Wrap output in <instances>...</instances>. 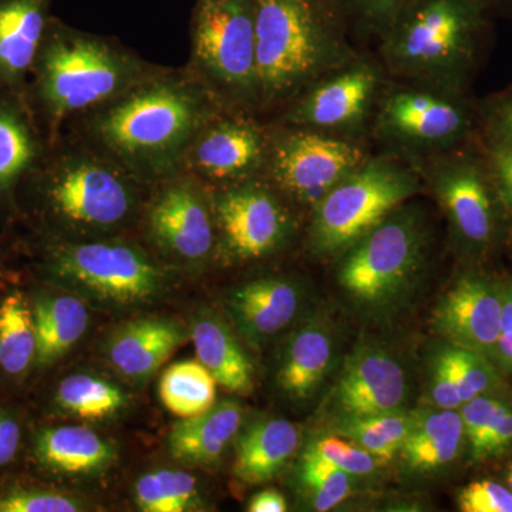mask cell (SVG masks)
Returning a JSON list of instances; mask_svg holds the SVG:
<instances>
[{"label":"cell","mask_w":512,"mask_h":512,"mask_svg":"<svg viewBox=\"0 0 512 512\" xmlns=\"http://www.w3.org/2000/svg\"><path fill=\"white\" fill-rule=\"evenodd\" d=\"M338 40L319 0H256V86L281 97L335 62Z\"/></svg>","instance_id":"obj_3"},{"label":"cell","mask_w":512,"mask_h":512,"mask_svg":"<svg viewBox=\"0 0 512 512\" xmlns=\"http://www.w3.org/2000/svg\"><path fill=\"white\" fill-rule=\"evenodd\" d=\"M241 406L237 402L215 404L207 413L174 424L168 437L173 457L192 464L214 463L241 430Z\"/></svg>","instance_id":"obj_24"},{"label":"cell","mask_w":512,"mask_h":512,"mask_svg":"<svg viewBox=\"0 0 512 512\" xmlns=\"http://www.w3.org/2000/svg\"><path fill=\"white\" fill-rule=\"evenodd\" d=\"M50 268L64 284L117 305L150 301L164 286L163 272L154 262L119 242L64 247L53 255Z\"/></svg>","instance_id":"obj_6"},{"label":"cell","mask_w":512,"mask_h":512,"mask_svg":"<svg viewBox=\"0 0 512 512\" xmlns=\"http://www.w3.org/2000/svg\"><path fill=\"white\" fill-rule=\"evenodd\" d=\"M487 0H420L390 25L384 53L394 69L458 90L473 72L487 28Z\"/></svg>","instance_id":"obj_1"},{"label":"cell","mask_w":512,"mask_h":512,"mask_svg":"<svg viewBox=\"0 0 512 512\" xmlns=\"http://www.w3.org/2000/svg\"><path fill=\"white\" fill-rule=\"evenodd\" d=\"M487 144L512 148V90L497 94L480 111Z\"/></svg>","instance_id":"obj_40"},{"label":"cell","mask_w":512,"mask_h":512,"mask_svg":"<svg viewBox=\"0 0 512 512\" xmlns=\"http://www.w3.org/2000/svg\"><path fill=\"white\" fill-rule=\"evenodd\" d=\"M487 2L490 3L491 6H493L494 3H497V5L512 6V0H487Z\"/></svg>","instance_id":"obj_50"},{"label":"cell","mask_w":512,"mask_h":512,"mask_svg":"<svg viewBox=\"0 0 512 512\" xmlns=\"http://www.w3.org/2000/svg\"><path fill=\"white\" fill-rule=\"evenodd\" d=\"M494 365L500 372L512 373V279L504 282L501 333L495 350Z\"/></svg>","instance_id":"obj_45"},{"label":"cell","mask_w":512,"mask_h":512,"mask_svg":"<svg viewBox=\"0 0 512 512\" xmlns=\"http://www.w3.org/2000/svg\"><path fill=\"white\" fill-rule=\"evenodd\" d=\"M198 117L197 103L190 96L173 87H153L111 110L101 131L123 153L148 156L181 146Z\"/></svg>","instance_id":"obj_7"},{"label":"cell","mask_w":512,"mask_h":512,"mask_svg":"<svg viewBox=\"0 0 512 512\" xmlns=\"http://www.w3.org/2000/svg\"><path fill=\"white\" fill-rule=\"evenodd\" d=\"M195 50L218 82L235 90L255 87V5L248 0H205Z\"/></svg>","instance_id":"obj_9"},{"label":"cell","mask_w":512,"mask_h":512,"mask_svg":"<svg viewBox=\"0 0 512 512\" xmlns=\"http://www.w3.org/2000/svg\"><path fill=\"white\" fill-rule=\"evenodd\" d=\"M416 0H356L365 18L376 23H392Z\"/></svg>","instance_id":"obj_47"},{"label":"cell","mask_w":512,"mask_h":512,"mask_svg":"<svg viewBox=\"0 0 512 512\" xmlns=\"http://www.w3.org/2000/svg\"><path fill=\"white\" fill-rule=\"evenodd\" d=\"M429 382L431 402L434 403L437 409L460 410L463 402H461L460 394H458L457 386L454 383L446 357L443 356L441 350L434 357Z\"/></svg>","instance_id":"obj_43"},{"label":"cell","mask_w":512,"mask_h":512,"mask_svg":"<svg viewBox=\"0 0 512 512\" xmlns=\"http://www.w3.org/2000/svg\"><path fill=\"white\" fill-rule=\"evenodd\" d=\"M187 332L170 319L133 320L121 326L107 343V359L127 379L153 376L184 345Z\"/></svg>","instance_id":"obj_18"},{"label":"cell","mask_w":512,"mask_h":512,"mask_svg":"<svg viewBox=\"0 0 512 512\" xmlns=\"http://www.w3.org/2000/svg\"><path fill=\"white\" fill-rule=\"evenodd\" d=\"M52 200L67 220L90 227H111L126 218L131 195L123 180L92 163L64 170L52 188Z\"/></svg>","instance_id":"obj_15"},{"label":"cell","mask_w":512,"mask_h":512,"mask_svg":"<svg viewBox=\"0 0 512 512\" xmlns=\"http://www.w3.org/2000/svg\"><path fill=\"white\" fill-rule=\"evenodd\" d=\"M222 249L232 261L264 258L284 244L291 220L274 195L247 185L224 192L215 204Z\"/></svg>","instance_id":"obj_13"},{"label":"cell","mask_w":512,"mask_h":512,"mask_svg":"<svg viewBox=\"0 0 512 512\" xmlns=\"http://www.w3.org/2000/svg\"><path fill=\"white\" fill-rule=\"evenodd\" d=\"M35 457L40 466L53 473L89 476L109 466L114 450L87 427L59 426L37 434Z\"/></svg>","instance_id":"obj_23"},{"label":"cell","mask_w":512,"mask_h":512,"mask_svg":"<svg viewBox=\"0 0 512 512\" xmlns=\"http://www.w3.org/2000/svg\"><path fill=\"white\" fill-rule=\"evenodd\" d=\"M308 456L339 468L353 477L369 476L377 468V458L349 440L325 437L309 444L305 450Z\"/></svg>","instance_id":"obj_35"},{"label":"cell","mask_w":512,"mask_h":512,"mask_svg":"<svg viewBox=\"0 0 512 512\" xmlns=\"http://www.w3.org/2000/svg\"><path fill=\"white\" fill-rule=\"evenodd\" d=\"M198 362L207 367L218 384L232 393L247 396L254 390V366L224 320L204 315L192 329Z\"/></svg>","instance_id":"obj_25"},{"label":"cell","mask_w":512,"mask_h":512,"mask_svg":"<svg viewBox=\"0 0 512 512\" xmlns=\"http://www.w3.org/2000/svg\"><path fill=\"white\" fill-rule=\"evenodd\" d=\"M123 80V67L99 43H57L46 57L45 93L60 113L82 110L109 99Z\"/></svg>","instance_id":"obj_11"},{"label":"cell","mask_w":512,"mask_h":512,"mask_svg":"<svg viewBox=\"0 0 512 512\" xmlns=\"http://www.w3.org/2000/svg\"><path fill=\"white\" fill-rule=\"evenodd\" d=\"M505 480H507L508 488L512 491V463L507 468V477H505Z\"/></svg>","instance_id":"obj_49"},{"label":"cell","mask_w":512,"mask_h":512,"mask_svg":"<svg viewBox=\"0 0 512 512\" xmlns=\"http://www.w3.org/2000/svg\"><path fill=\"white\" fill-rule=\"evenodd\" d=\"M301 286L282 278L258 279L239 286L228 298V311L249 345L261 346L298 318Z\"/></svg>","instance_id":"obj_16"},{"label":"cell","mask_w":512,"mask_h":512,"mask_svg":"<svg viewBox=\"0 0 512 512\" xmlns=\"http://www.w3.org/2000/svg\"><path fill=\"white\" fill-rule=\"evenodd\" d=\"M154 474L167 512L190 510L198 497L197 480L181 470H158Z\"/></svg>","instance_id":"obj_41"},{"label":"cell","mask_w":512,"mask_h":512,"mask_svg":"<svg viewBox=\"0 0 512 512\" xmlns=\"http://www.w3.org/2000/svg\"><path fill=\"white\" fill-rule=\"evenodd\" d=\"M37 353L35 365L49 366L82 339L89 326V311L73 295L39 296L32 303Z\"/></svg>","instance_id":"obj_26"},{"label":"cell","mask_w":512,"mask_h":512,"mask_svg":"<svg viewBox=\"0 0 512 512\" xmlns=\"http://www.w3.org/2000/svg\"><path fill=\"white\" fill-rule=\"evenodd\" d=\"M42 30V12L32 0H18L0 9V67L9 73L28 69Z\"/></svg>","instance_id":"obj_30"},{"label":"cell","mask_w":512,"mask_h":512,"mask_svg":"<svg viewBox=\"0 0 512 512\" xmlns=\"http://www.w3.org/2000/svg\"><path fill=\"white\" fill-rule=\"evenodd\" d=\"M504 284L478 271L458 276L441 296L433 328L448 345L471 350L494 363L501 333Z\"/></svg>","instance_id":"obj_10"},{"label":"cell","mask_w":512,"mask_h":512,"mask_svg":"<svg viewBox=\"0 0 512 512\" xmlns=\"http://www.w3.org/2000/svg\"><path fill=\"white\" fill-rule=\"evenodd\" d=\"M505 402L484 394L460 407V416L463 420L464 437L470 448V457L480 448L483 441L487 439L490 431L493 430L495 421L503 412Z\"/></svg>","instance_id":"obj_38"},{"label":"cell","mask_w":512,"mask_h":512,"mask_svg":"<svg viewBox=\"0 0 512 512\" xmlns=\"http://www.w3.org/2000/svg\"><path fill=\"white\" fill-rule=\"evenodd\" d=\"M414 423V412L377 414V416L336 419L332 430L356 446L362 447L377 460H393L402 450Z\"/></svg>","instance_id":"obj_31"},{"label":"cell","mask_w":512,"mask_h":512,"mask_svg":"<svg viewBox=\"0 0 512 512\" xmlns=\"http://www.w3.org/2000/svg\"><path fill=\"white\" fill-rule=\"evenodd\" d=\"M433 188L464 255L481 259L500 244L510 220L484 153L478 156L467 151L441 161Z\"/></svg>","instance_id":"obj_5"},{"label":"cell","mask_w":512,"mask_h":512,"mask_svg":"<svg viewBox=\"0 0 512 512\" xmlns=\"http://www.w3.org/2000/svg\"><path fill=\"white\" fill-rule=\"evenodd\" d=\"M512 448V407L505 403L503 412L495 421L493 430L488 434L476 453L471 456L474 463H483L490 458H497L508 453Z\"/></svg>","instance_id":"obj_44"},{"label":"cell","mask_w":512,"mask_h":512,"mask_svg":"<svg viewBox=\"0 0 512 512\" xmlns=\"http://www.w3.org/2000/svg\"><path fill=\"white\" fill-rule=\"evenodd\" d=\"M286 510H288V503L284 494L272 488L255 494L248 504L249 512H285Z\"/></svg>","instance_id":"obj_48"},{"label":"cell","mask_w":512,"mask_h":512,"mask_svg":"<svg viewBox=\"0 0 512 512\" xmlns=\"http://www.w3.org/2000/svg\"><path fill=\"white\" fill-rule=\"evenodd\" d=\"M32 156V143L22 124L8 114H0V185L18 177Z\"/></svg>","instance_id":"obj_36"},{"label":"cell","mask_w":512,"mask_h":512,"mask_svg":"<svg viewBox=\"0 0 512 512\" xmlns=\"http://www.w3.org/2000/svg\"><path fill=\"white\" fill-rule=\"evenodd\" d=\"M217 384L201 362L187 360L165 370L158 390L168 412L180 419H191L217 404Z\"/></svg>","instance_id":"obj_29"},{"label":"cell","mask_w":512,"mask_h":512,"mask_svg":"<svg viewBox=\"0 0 512 512\" xmlns=\"http://www.w3.org/2000/svg\"><path fill=\"white\" fill-rule=\"evenodd\" d=\"M299 443L301 431L291 421H256L239 437L234 474L247 484L268 483L291 460Z\"/></svg>","instance_id":"obj_21"},{"label":"cell","mask_w":512,"mask_h":512,"mask_svg":"<svg viewBox=\"0 0 512 512\" xmlns=\"http://www.w3.org/2000/svg\"><path fill=\"white\" fill-rule=\"evenodd\" d=\"M463 420L458 410H424L414 412V423L404 441V466L412 473L441 471L457 460L463 451Z\"/></svg>","instance_id":"obj_22"},{"label":"cell","mask_w":512,"mask_h":512,"mask_svg":"<svg viewBox=\"0 0 512 512\" xmlns=\"http://www.w3.org/2000/svg\"><path fill=\"white\" fill-rule=\"evenodd\" d=\"M264 153L262 137L247 123H225L211 130L195 150V164L215 178L248 173Z\"/></svg>","instance_id":"obj_27"},{"label":"cell","mask_w":512,"mask_h":512,"mask_svg":"<svg viewBox=\"0 0 512 512\" xmlns=\"http://www.w3.org/2000/svg\"><path fill=\"white\" fill-rule=\"evenodd\" d=\"M441 353L446 357L463 404L493 393L500 384L498 369L487 357L451 345L441 349Z\"/></svg>","instance_id":"obj_33"},{"label":"cell","mask_w":512,"mask_h":512,"mask_svg":"<svg viewBox=\"0 0 512 512\" xmlns=\"http://www.w3.org/2000/svg\"><path fill=\"white\" fill-rule=\"evenodd\" d=\"M380 123L387 134L409 143L451 146L470 136L473 114L457 97L400 92L384 101Z\"/></svg>","instance_id":"obj_14"},{"label":"cell","mask_w":512,"mask_h":512,"mask_svg":"<svg viewBox=\"0 0 512 512\" xmlns=\"http://www.w3.org/2000/svg\"><path fill=\"white\" fill-rule=\"evenodd\" d=\"M366 163L362 148L319 133H295L275 147L272 174L282 190L315 207Z\"/></svg>","instance_id":"obj_8"},{"label":"cell","mask_w":512,"mask_h":512,"mask_svg":"<svg viewBox=\"0 0 512 512\" xmlns=\"http://www.w3.org/2000/svg\"><path fill=\"white\" fill-rule=\"evenodd\" d=\"M377 84L375 70L367 64L352 67L315 87L299 104L293 120L308 126H355L365 117Z\"/></svg>","instance_id":"obj_20"},{"label":"cell","mask_w":512,"mask_h":512,"mask_svg":"<svg viewBox=\"0 0 512 512\" xmlns=\"http://www.w3.org/2000/svg\"><path fill=\"white\" fill-rule=\"evenodd\" d=\"M37 336L32 302L20 291L0 301V370L19 377L35 365Z\"/></svg>","instance_id":"obj_28"},{"label":"cell","mask_w":512,"mask_h":512,"mask_svg":"<svg viewBox=\"0 0 512 512\" xmlns=\"http://www.w3.org/2000/svg\"><path fill=\"white\" fill-rule=\"evenodd\" d=\"M417 190L416 175L402 165L366 161L313 207L311 251L319 258L343 254Z\"/></svg>","instance_id":"obj_4"},{"label":"cell","mask_w":512,"mask_h":512,"mask_svg":"<svg viewBox=\"0 0 512 512\" xmlns=\"http://www.w3.org/2000/svg\"><path fill=\"white\" fill-rule=\"evenodd\" d=\"M335 353V333L328 320H306L286 342L276 372L278 386L293 400L311 399L328 377Z\"/></svg>","instance_id":"obj_17"},{"label":"cell","mask_w":512,"mask_h":512,"mask_svg":"<svg viewBox=\"0 0 512 512\" xmlns=\"http://www.w3.org/2000/svg\"><path fill=\"white\" fill-rule=\"evenodd\" d=\"M409 384L402 363L389 350L362 345L346 359L330 396L338 419L377 416L404 409Z\"/></svg>","instance_id":"obj_12"},{"label":"cell","mask_w":512,"mask_h":512,"mask_svg":"<svg viewBox=\"0 0 512 512\" xmlns=\"http://www.w3.org/2000/svg\"><path fill=\"white\" fill-rule=\"evenodd\" d=\"M158 244L185 259L210 254L214 234L210 214L190 188H170L158 198L150 215Z\"/></svg>","instance_id":"obj_19"},{"label":"cell","mask_w":512,"mask_h":512,"mask_svg":"<svg viewBox=\"0 0 512 512\" xmlns=\"http://www.w3.org/2000/svg\"><path fill=\"white\" fill-rule=\"evenodd\" d=\"M80 504L69 495L42 488H12L0 494V512H76Z\"/></svg>","instance_id":"obj_37"},{"label":"cell","mask_w":512,"mask_h":512,"mask_svg":"<svg viewBox=\"0 0 512 512\" xmlns=\"http://www.w3.org/2000/svg\"><path fill=\"white\" fill-rule=\"evenodd\" d=\"M429 232L421 212L396 210L348 251L338 269V284L365 313H387L413 291L426 262Z\"/></svg>","instance_id":"obj_2"},{"label":"cell","mask_w":512,"mask_h":512,"mask_svg":"<svg viewBox=\"0 0 512 512\" xmlns=\"http://www.w3.org/2000/svg\"><path fill=\"white\" fill-rule=\"evenodd\" d=\"M56 402L83 419L101 420L123 409L126 397L119 387L100 377L72 375L57 387Z\"/></svg>","instance_id":"obj_32"},{"label":"cell","mask_w":512,"mask_h":512,"mask_svg":"<svg viewBox=\"0 0 512 512\" xmlns=\"http://www.w3.org/2000/svg\"><path fill=\"white\" fill-rule=\"evenodd\" d=\"M352 478L345 471L303 453L299 480L313 510L329 511L342 504L352 494Z\"/></svg>","instance_id":"obj_34"},{"label":"cell","mask_w":512,"mask_h":512,"mask_svg":"<svg viewBox=\"0 0 512 512\" xmlns=\"http://www.w3.org/2000/svg\"><path fill=\"white\" fill-rule=\"evenodd\" d=\"M484 157L501 204L507 212L508 220L512 222V148L487 144Z\"/></svg>","instance_id":"obj_42"},{"label":"cell","mask_w":512,"mask_h":512,"mask_svg":"<svg viewBox=\"0 0 512 512\" xmlns=\"http://www.w3.org/2000/svg\"><path fill=\"white\" fill-rule=\"evenodd\" d=\"M463 512H512V491L493 480L468 484L457 497Z\"/></svg>","instance_id":"obj_39"},{"label":"cell","mask_w":512,"mask_h":512,"mask_svg":"<svg viewBox=\"0 0 512 512\" xmlns=\"http://www.w3.org/2000/svg\"><path fill=\"white\" fill-rule=\"evenodd\" d=\"M22 426L15 414L0 410V468L15 461L22 444Z\"/></svg>","instance_id":"obj_46"}]
</instances>
